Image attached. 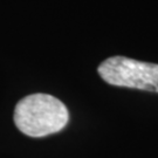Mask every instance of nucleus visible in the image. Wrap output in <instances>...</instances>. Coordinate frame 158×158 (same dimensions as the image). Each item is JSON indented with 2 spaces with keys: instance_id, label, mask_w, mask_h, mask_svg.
Masks as SVG:
<instances>
[{
  "instance_id": "1",
  "label": "nucleus",
  "mask_w": 158,
  "mask_h": 158,
  "mask_svg": "<svg viewBox=\"0 0 158 158\" xmlns=\"http://www.w3.org/2000/svg\"><path fill=\"white\" fill-rule=\"evenodd\" d=\"M69 114L66 106L48 94H33L18 102L14 123L31 137H45L59 132L67 125Z\"/></svg>"
},
{
  "instance_id": "2",
  "label": "nucleus",
  "mask_w": 158,
  "mask_h": 158,
  "mask_svg": "<svg viewBox=\"0 0 158 158\" xmlns=\"http://www.w3.org/2000/svg\"><path fill=\"white\" fill-rule=\"evenodd\" d=\"M103 81L116 87H127L158 93V64L142 62L125 56H111L98 66Z\"/></svg>"
}]
</instances>
